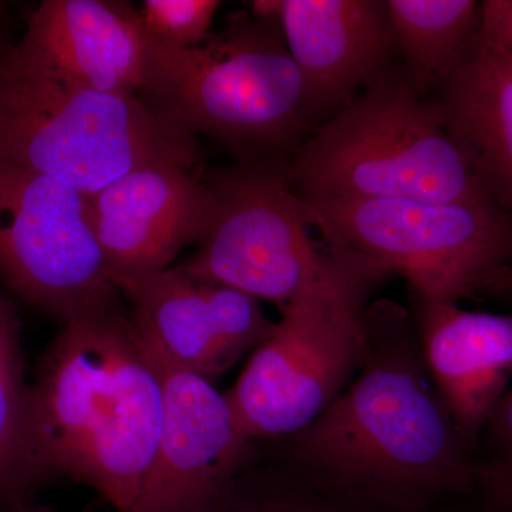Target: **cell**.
Here are the masks:
<instances>
[{"mask_svg":"<svg viewBox=\"0 0 512 512\" xmlns=\"http://www.w3.org/2000/svg\"><path fill=\"white\" fill-rule=\"evenodd\" d=\"M356 375L311 426L285 440V463L369 511L423 512L476 490L474 454L431 380L409 308L365 312Z\"/></svg>","mask_w":512,"mask_h":512,"instance_id":"1","label":"cell"},{"mask_svg":"<svg viewBox=\"0 0 512 512\" xmlns=\"http://www.w3.org/2000/svg\"><path fill=\"white\" fill-rule=\"evenodd\" d=\"M163 420L153 356L117 305L63 323L28 386L37 480L72 478L136 512Z\"/></svg>","mask_w":512,"mask_h":512,"instance_id":"2","label":"cell"},{"mask_svg":"<svg viewBox=\"0 0 512 512\" xmlns=\"http://www.w3.org/2000/svg\"><path fill=\"white\" fill-rule=\"evenodd\" d=\"M148 40L141 97L192 136L211 138L248 164H288L308 140L301 73L279 18L235 13L194 49Z\"/></svg>","mask_w":512,"mask_h":512,"instance_id":"3","label":"cell"},{"mask_svg":"<svg viewBox=\"0 0 512 512\" xmlns=\"http://www.w3.org/2000/svg\"><path fill=\"white\" fill-rule=\"evenodd\" d=\"M201 154L200 138L143 97L63 82L0 43V160L92 195L146 165L197 171Z\"/></svg>","mask_w":512,"mask_h":512,"instance_id":"4","label":"cell"},{"mask_svg":"<svg viewBox=\"0 0 512 512\" xmlns=\"http://www.w3.org/2000/svg\"><path fill=\"white\" fill-rule=\"evenodd\" d=\"M285 173L302 198L494 204L402 64L313 133Z\"/></svg>","mask_w":512,"mask_h":512,"instance_id":"5","label":"cell"},{"mask_svg":"<svg viewBox=\"0 0 512 512\" xmlns=\"http://www.w3.org/2000/svg\"><path fill=\"white\" fill-rule=\"evenodd\" d=\"M387 278L375 262L348 249L332 278L281 309L225 393L249 441L288 439L338 399L362 363L366 308Z\"/></svg>","mask_w":512,"mask_h":512,"instance_id":"6","label":"cell"},{"mask_svg":"<svg viewBox=\"0 0 512 512\" xmlns=\"http://www.w3.org/2000/svg\"><path fill=\"white\" fill-rule=\"evenodd\" d=\"M301 200L323 241L402 276L409 292L456 303L503 295L512 271V218L493 202Z\"/></svg>","mask_w":512,"mask_h":512,"instance_id":"7","label":"cell"},{"mask_svg":"<svg viewBox=\"0 0 512 512\" xmlns=\"http://www.w3.org/2000/svg\"><path fill=\"white\" fill-rule=\"evenodd\" d=\"M286 164L235 163L202 174L215 198L210 231L184 271L284 308L338 272L348 251L312 238Z\"/></svg>","mask_w":512,"mask_h":512,"instance_id":"8","label":"cell"},{"mask_svg":"<svg viewBox=\"0 0 512 512\" xmlns=\"http://www.w3.org/2000/svg\"><path fill=\"white\" fill-rule=\"evenodd\" d=\"M0 275L20 298L67 320L117 305L90 218L73 185L0 160Z\"/></svg>","mask_w":512,"mask_h":512,"instance_id":"9","label":"cell"},{"mask_svg":"<svg viewBox=\"0 0 512 512\" xmlns=\"http://www.w3.org/2000/svg\"><path fill=\"white\" fill-rule=\"evenodd\" d=\"M146 346L161 377L163 420L136 512H214L251 463L254 443L214 383Z\"/></svg>","mask_w":512,"mask_h":512,"instance_id":"10","label":"cell"},{"mask_svg":"<svg viewBox=\"0 0 512 512\" xmlns=\"http://www.w3.org/2000/svg\"><path fill=\"white\" fill-rule=\"evenodd\" d=\"M87 197L94 235L120 292L200 244L215 214L211 188L183 165H146Z\"/></svg>","mask_w":512,"mask_h":512,"instance_id":"11","label":"cell"},{"mask_svg":"<svg viewBox=\"0 0 512 512\" xmlns=\"http://www.w3.org/2000/svg\"><path fill=\"white\" fill-rule=\"evenodd\" d=\"M130 319L151 349L214 382L266 338L274 323L261 302L229 286L168 268L124 286Z\"/></svg>","mask_w":512,"mask_h":512,"instance_id":"12","label":"cell"},{"mask_svg":"<svg viewBox=\"0 0 512 512\" xmlns=\"http://www.w3.org/2000/svg\"><path fill=\"white\" fill-rule=\"evenodd\" d=\"M279 22L301 73L309 137L393 66L399 53L384 0H282Z\"/></svg>","mask_w":512,"mask_h":512,"instance_id":"13","label":"cell"},{"mask_svg":"<svg viewBox=\"0 0 512 512\" xmlns=\"http://www.w3.org/2000/svg\"><path fill=\"white\" fill-rule=\"evenodd\" d=\"M13 52L63 82L97 92L140 96L150 40L138 8L116 0H45Z\"/></svg>","mask_w":512,"mask_h":512,"instance_id":"14","label":"cell"},{"mask_svg":"<svg viewBox=\"0 0 512 512\" xmlns=\"http://www.w3.org/2000/svg\"><path fill=\"white\" fill-rule=\"evenodd\" d=\"M431 380L471 453L512 380V312L467 311L409 292Z\"/></svg>","mask_w":512,"mask_h":512,"instance_id":"15","label":"cell"},{"mask_svg":"<svg viewBox=\"0 0 512 512\" xmlns=\"http://www.w3.org/2000/svg\"><path fill=\"white\" fill-rule=\"evenodd\" d=\"M491 200L512 218V63L478 39L429 99Z\"/></svg>","mask_w":512,"mask_h":512,"instance_id":"16","label":"cell"},{"mask_svg":"<svg viewBox=\"0 0 512 512\" xmlns=\"http://www.w3.org/2000/svg\"><path fill=\"white\" fill-rule=\"evenodd\" d=\"M397 52L424 100L446 82L473 45L480 25L474 0H387Z\"/></svg>","mask_w":512,"mask_h":512,"instance_id":"17","label":"cell"},{"mask_svg":"<svg viewBox=\"0 0 512 512\" xmlns=\"http://www.w3.org/2000/svg\"><path fill=\"white\" fill-rule=\"evenodd\" d=\"M36 481L30 451L28 386L22 380L10 316L0 322V503L13 508L25 504V495Z\"/></svg>","mask_w":512,"mask_h":512,"instance_id":"18","label":"cell"},{"mask_svg":"<svg viewBox=\"0 0 512 512\" xmlns=\"http://www.w3.org/2000/svg\"><path fill=\"white\" fill-rule=\"evenodd\" d=\"M251 473L237 478L214 512H373L323 490L296 468Z\"/></svg>","mask_w":512,"mask_h":512,"instance_id":"19","label":"cell"},{"mask_svg":"<svg viewBox=\"0 0 512 512\" xmlns=\"http://www.w3.org/2000/svg\"><path fill=\"white\" fill-rule=\"evenodd\" d=\"M512 302V295L508 296ZM476 490L484 512L512 507V387L485 424L476 453Z\"/></svg>","mask_w":512,"mask_h":512,"instance_id":"20","label":"cell"},{"mask_svg":"<svg viewBox=\"0 0 512 512\" xmlns=\"http://www.w3.org/2000/svg\"><path fill=\"white\" fill-rule=\"evenodd\" d=\"M218 0H144L138 8L141 25L157 45L168 49H194L208 36Z\"/></svg>","mask_w":512,"mask_h":512,"instance_id":"21","label":"cell"},{"mask_svg":"<svg viewBox=\"0 0 512 512\" xmlns=\"http://www.w3.org/2000/svg\"><path fill=\"white\" fill-rule=\"evenodd\" d=\"M478 39L512 63V0H485L480 3Z\"/></svg>","mask_w":512,"mask_h":512,"instance_id":"22","label":"cell"},{"mask_svg":"<svg viewBox=\"0 0 512 512\" xmlns=\"http://www.w3.org/2000/svg\"><path fill=\"white\" fill-rule=\"evenodd\" d=\"M10 318V313L8 311V308H6L5 303L0 301V322L2 320Z\"/></svg>","mask_w":512,"mask_h":512,"instance_id":"23","label":"cell"},{"mask_svg":"<svg viewBox=\"0 0 512 512\" xmlns=\"http://www.w3.org/2000/svg\"><path fill=\"white\" fill-rule=\"evenodd\" d=\"M15 512H40L39 510H35V508L30 507L28 504H20L19 507L15 508Z\"/></svg>","mask_w":512,"mask_h":512,"instance_id":"24","label":"cell"},{"mask_svg":"<svg viewBox=\"0 0 512 512\" xmlns=\"http://www.w3.org/2000/svg\"><path fill=\"white\" fill-rule=\"evenodd\" d=\"M504 512H512V510H507V511H504Z\"/></svg>","mask_w":512,"mask_h":512,"instance_id":"25","label":"cell"},{"mask_svg":"<svg viewBox=\"0 0 512 512\" xmlns=\"http://www.w3.org/2000/svg\"><path fill=\"white\" fill-rule=\"evenodd\" d=\"M0 43H2V40H0Z\"/></svg>","mask_w":512,"mask_h":512,"instance_id":"26","label":"cell"}]
</instances>
